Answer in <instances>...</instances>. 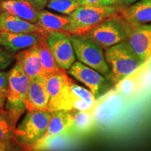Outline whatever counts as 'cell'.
<instances>
[{
	"mask_svg": "<svg viewBox=\"0 0 151 151\" xmlns=\"http://www.w3.org/2000/svg\"><path fill=\"white\" fill-rule=\"evenodd\" d=\"M68 73L84 85L99 99L110 91L113 83L98 71L80 62H75L68 70Z\"/></svg>",
	"mask_w": 151,
	"mask_h": 151,
	"instance_id": "7",
	"label": "cell"
},
{
	"mask_svg": "<svg viewBox=\"0 0 151 151\" xmlns=\"http://www.w3.org/2000/svg\"><path fill=\"white\" fill-rule=\"evenodd\" d=\"M16 60L30 81L39 77H45L37 45L16 53Z\"/></svg>",
	"mask_w": 151,
	"mask_h": 151,
	"instance_id": "12",
	"label": "cell"
},
{
	"mask_svg": "<svg viewBox=\"0 0 151 151\" xmlns=\"http://www.w3.org/2000/svg\"><path fill=\"white\" fill-rule=\"evenodd\" d=\"M32 4L36 7L38 11L43 10L45 6H46L48 0H29Z\"/></svg>",
	"mask_w": 151,
	"mask_h": 151,
	"instance_id": "30",
	"label": "cell"
},
{
	"mask_svg": "<svg viewBox=\"0 0 151 151\" xmlns=\"http://www.w3.org/2000/svg\"><path fill=\"white\" fill-rule=\"evenodd\" d=\"M96 124L92 106L88 110L76 111L71 133L75 136L90 133Z\"/></svg>",
	"mask_w": 151,
	"mask_h": 151,
	"instance_id": "21",
	"label": "cell"
},
{
	"mask_svg": "<svg viewBox=\"0 0 151 151\" xmlns=\"http://www.w3.org/2000/svg\"><path fill=\"white\" fill-rule=\"evenodd\" d=\"M105 57L110 67L113 83L115 86L145 64L127 41L106 50Z\"/></svg>",
	"mask_w": 151,
	"mask_h": 151,
	"instance_id": "1",
	"label": "cell"
},
{
	"mask_svg": "<svg viewBox=\"0 0 151 151\" xmlns=\"http://www.w3.org/2000/svg\"><path fill=\"white\" fill-rule=\"evenodd\" d=\"M40 52V58L45 77L54 73L66 71L58 65L49 48L46 40V35H43L37 44Z\"/></svg>",
	"mask_w": 151,
	"mask_h": 151,
	"instance_id": "22",
	"label": "cell"
},
{
	"mask_svg": "<svg viewBox=\"0 0 151 151\" xmlns=\"http://www.w3.org/2000/svg\"><path fill=\"white\" fill-rule=\"evenodd\" d=\"M81 6V0H48L46 4L50 10L69 16Z\"/></svg>",
	"mask_w": 151,
	"mask_h": 151,
	"instance_id": "25",
	"label": "cell"
},
{
	"mask_svg": "<svg viewBox=\"0 0 151 151\" xmlns=\"http://www.w3.org/2000/svg\"><path fill=\"white\" fill-rule=\"evenodd\" d=\"M82 6H114L109 0H81Z\"/></svg>",
	"mask_w": 151,
	"mask_h": 151,
	"instance_id": "29",
	"label": "cell"
},
{
	"mask_svg": "<svg viewBox=\"0 0 151 151\" xmlns=\"http://www.w3.org/2000/svg\"><path fill=\"white\" fill-rule=\"evenodd\" d=\"M96 100L89 90L76 83L70 78L58 105V111L88 110L94 105Z\"/></svg>",
	"mask_w": 151,
	"mask_h": 151,
	"instance_id": "8",
	"label": "cell"
},
{
	"mask_svg": "<svg viewBox=\"0 0 151 151\" xmlns=\"http://www.w3.org/2000/svg\"><path fill=\"white\" fill-rule=\"evenodd\" d=\"M4 11L13 16L37 24L39 11L29 0H1L0 12Z\"/></svg>",
	"mask_w": 151,
	"mask_h": 151,
	"instance_id": "15",
	"label": "cell"
},
{
	"mask_svg": "<svg viewBox=\"0 0 151 151\" xmlns=\"http://www.w3.org/2000/svg\"><path fill=\"white\" fill-rule=\"evenodd\" d=\"M14 60H16V55L0 45V71L4 70L9 67Z\"/></svg>",
	"mask_w": 151,
	"mask_h": 151,
	"instance_id": "26",
	"label": "cell"
},
{
	"mask_svg": "<svg viewBox=\"0 0 151 151\" xmlns=\"http://www.w3.org/2000/svg\"><path fill=\"white\" fill-rule=\"evenodd\" d=\"M109 1H110L114 6H118V0H109Z\"/></svg>",
	"mask_w": 151,
	"mask_h": 151,
	"instance_id": "33",
	"label": "cell"
},
{
	"mask_svg": "<svg viewBox=\"0 0 151 151\" xmlns=\"http://www.w3.org/2000/svg\"><path fill=\"white\" fill-rule=\"evenodd\" d=\"M0 151H24L15 140L0 141Z\"/></svg>",
	"mask_w": 151,
	"mask_h": 151,
	"instance_id": "28",
	"label": "cell"
},
{
	"mask_svg": "<svg viewBox=\"0 0 151 151\" xmlns=\"http://www.w3.org/2000/svg\"><path fill=\"white\" fill-rule=\"evenodd\" d=\"M9 88L4 109L16 124L19 118L27 111L26 100L30 80L22 67L16 62L9 71Z\"/></svg>",
	"mask_w": 151,
	"mask_h": 151,
	"instance_id": "4",
	"label": "cell"
},
{
	"mask_svg": "<svg viewBox=\"0 0 151 151\" xmlns=\"http://www.w3.org/2000/svg\"><path fill=\"white\" fill-rule=\"evenodd\" d=\"M43 35L41 34H17L0 32V45L16 54L38 44Z\"/></svg>",
	"mask_w": 151,
	"mask_h": 151,
	"instance_id": "11",
	"label": "cell"
},
{
	"mask_svg": "<svg viewBox=\"0 0 151 151\" xmlns=\"http://www.w3.org/2000/svg\"><path fill=\"white\" fill-rule=\"evenodd\" d=\"M70 22L69 16H61L47 10H41L38 14L37 24L46 34L50 32L68 34Z\"/></svg>",
	"mask_w": 151,
	"mask_h": 151,
	"instance_id": "19",
	"label": "cell"
},
{
	"mask_svg": "<svg viewBox=\"0 0 151 151\" xmlns=\"http://www.w3.org/2000/svg\"><path fill=\"white\" fill-rule=\"evenodd\" d=\"M147 65V62L138 70L128 76L127 78L116 85V92L120 95L128 97L137 91L141 83L143 73Z\"/></svg>",
	"mask_w": 151,
	"mask_h": 151,
	"instance_id": "23",
	"label": "cell"
},
{
	"mask_svg": "<svg viewBox=\"0 0 151 151\" xmlns=\"http://www.w3.org/2000/svg\"><path fill=\"white\" fill-rule=\"evenodd\" d=\"M45 78L46 77H39L30 81L26 100L27 111H48L49 95Z\"/></svg>",
	"mask_w": 151,
	"mask_h": 151,
	"instance_id": "13",
	"label": "cell"
},
{
	"mask_svg": "<svg viewBox=\"0 0 151 151\" xmlns=\"http://www.w3.org/2000/svg\"><path fill=\"white\" fill-rule=\"evenodd\" d=\"M124 22L128 43L145 63L148 62L151 58V23L130 25Z\"/></svg>",
	"mask_w": 151,
	"mask_h": 151,
	"instance_id": "10",
	"label": "cell"
},
{
	"mask_svg": "<svg viewBox=\"0 0 151 151\" xmlns=\"http://www.w3.org/2000/svg\"><path fill=\"white\" fill-rule=\"evenodd\" d=\"M73 134L66 133L43 139L31 151H60L70 148L75 141Z\"/></svg>",
	"mask_w": 151,
	"mask_h": 151,
	"instance_id": "20",
	"label": "cell"
},
{
	"mask_svg": "<svg viewBox=\"0 0 151 151\" xmlns=\"http://www.w3.org/2000/svg\"><path fill=\"white\" fill-rule=\"evenodd\" d=\"M50 118V112L48 111H27L15 132V141L24 151H31L44 139Z\"/></svg>",
	"mask_w": 151,
	"mask_h": 151,
	"instance_id": "2",
	"label": "cell"
},
{
	"mask_svg": "<svg viewBox=\"0 0 151 151\" xmlns=\"http://www.w3.org/2000/svg\"><path fill=\"white\" fill-rule=\"evenodd\" d=\"M1 0H0V3H1Z\"/></svg>",
	"mask_w": 151,
	"mask_h": 151,
	"instance_id": "34",
	"label": "cell"
},
{
	"mask_svg": "<svg viewBox=\"0 0 151 151\" xmlns=\"http://www.w3.org/2000/svg\"><path fill=\"white\" fill-rule=\"evenodd\" d=\"M5 104H6V101H2V100H0V111L2 110L3 109H4Z\"/></svg>",
	"mask_w": 151,
	"mask_h": 151,
	"instance_id": "32",
	"label": "cell"
},
{
	"mask_svg": "<svg viewBox=\"0 0 151 151\" xmlns=\"http://www.w3.org/2000/svg\"><path fill=\"white\" fill-rule=\"evenodd\" d=\"M69 36L60 32L46 34L47 43L57 64L65 71L69 70L76 61V55Z\"/></svg>",
	"mask_w": 151,
	"mask_h": 151,
	"instance_id": "9",
	"label": "cell"
},
{
	"mask_svg": "<svg viewBox=\"0 0 151 151\" xmlns=\"http://www.w3.org/2000/svg\"><path fill=\"white\" fill-rule=\"evenodd\" d=\"M0 32L46 35L37 24L31 23L4 11L0 12Z\"/></svg>",
	"mask_w": 151,
	"mask_h": 151,
	"instance_id": "17",
	"label": "cell"
},
{
	"mask_svg": "<svg viewBox=\"0 0 151 151\" xmlns=\"http://www.w3.org/2000/svg\"><path fill=\"white\" fill-rule=\"evenodd\" d=\"M16 129L9 113L4 109L0 111V141L15 140Z\"/></svg>",
	"mask_w": 151,
	"mask_h": 151,
	"instance_id": "24",
	"label": "cell"
},
{
	"mask_svg": "<svg viewBox=\"0 0 151 151\" xmlns=\"http://www.w3.org/2000/svg\"><path fill=\"white\" fill-rule=\"evenodd\" d=\"M120 18L130 25L151 23V0H139L133 4L120 8Z\"/></svg>",
	"mask_w": 151,
	"mask_h": 151,
	"instance_id": "14",
	"label": "cell"
},
{
	"mask_svg": "<svg viewBox=\"0 0 151 151\" xmlns=\"http://www.w3.org/2000/svg\"><path fill=\"white\" fill-rule=\"evenodd\" d=\"M70 77L66 71L48 76L46 79V89L49 95L48 111H56Z\"/></svg>",
	"mask_w": 151,
	"mask_h": 151,
	"instance_id": "16",
	"label": "cell"
},
{
	"mask_svg": "<svg viewBox=\"0 0 151 151\" xmlns=\"http://www.w3.org/2000/svg\"><path fill=\"white\" fill-rule=\"evenodd\" d=\"M9 73L0 71V100L6 101L9 93Z\"/></svg>",
	"mask_w": 151,
	"mask_h": 151,
	"instance_id": "27",
	"label": "cell"
},
{
	"mask_svg": "<svg viewBox=\"0 0 151 151\" xmlns=\"http://www.w3.org/2000/svg\"><path fill=\"white\" fill-rule=\"evenodd\" d=\"M69 37L78 61L98 71L113 83L104 49L83 35H70Z\"/></svg>",
	"mask_w": 151,
	"mask_h": 151,
	"instance_id": "5",
	"label": "cell"
},
{
	"mask_svg": "<svg viewBox=\"0 0 151 151\" xmlns=\"http://www.w3.org/2000/svg\"><path fill=\"white\" fill-rule=\"evenodd\" d=\"M76 112V111L74 110H61L50 112V122L44 139L62 134L71 133Z\"/></svg>",
	"mask_w": 151,
	"mask_h": 151,
	"instance_id": "18",
	"label": "cell"
},
{
	"mask_svg": "<svg viewBox=\"0 0 151 151\" xmlns=\"http://www.w3.org/2000/svg\"><path fill=\"white\" fill-rule=\"evenodd\" d=\"M83 36L106 50L127 41V32L125 22L119 17L105 20Z\"/></svg>",
	"mask_w": 151,
	"mask_h": 151,
	"instance_id": "6",
	"label": "cell"
},
{
	"mask_svg": "<svg viewBox=\"0 0 151 151\" xmlns=\"http://www.w3.org/2000/svg\"><path fill=\"white\" fill-rule=\"evenodd\" d=\"M139 0H118V7L119 8H125L133 4Z\"/></svg>",
	"mask_w": 151,
	"mask_h": 151,
	"instance_id": "31",
	"label": "cell"
},
{
	"mask_svg": "<svg viewBox=\"0 0 151 151\" xmlns=\"http://www.w3.org/2000/svg\"><path fill=\"white\" fill-rule=\"evenodd\" d=\"M71 22L68 34L85 35L105 20L120 17V8L116 6H82L69 15Z\"/></svg>",
	"mask_w": 151,
	"mask_h": 151,
	"instance_id": "3",
	"label": "cell"
}]
</instances>
